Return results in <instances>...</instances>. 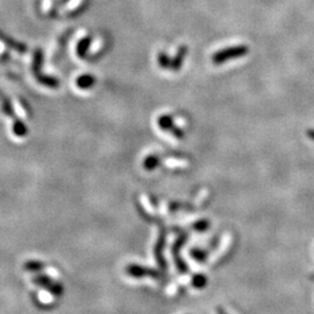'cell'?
Here are the masks:
<instances>
[{"label": "cell", "mask_w": 314, "mask_h": 314, "mask_svg": "<svg viewBox=\"0 0 314 314\" xmlns=\"http://www.w3.org/2000/svg\"><path fill=\"white\" fill-rule=\"evenodd\" d=\"M32 280L35 285L38 286V288L46 290V291L49 292L50 295L54 296V297H61L63 292H64V288H63L62 283L53 279L52 277L47 276V275L38 274L37 276L33 277Z\"/></svg>", "instance_id": "2"}, {"label": "cell", "mask_w": 314, "mask_h": 314, "mask_svg": "<svg viewBox=\"0 0 314 314\" xmlns=\"http://www.w3.org/2000/svg\"><path fill=\"white\" fill-rule=\"evenodd\" d=\"M161 164V157L158 155H149L143 160V167L147 171H152V170L157 169Z\"/></svg>", "instance_id": "12"}, {"label": "cell", "mask_w": 314, "mask_h": 314, "mask_svg": "<svg viewBox=\"0 0 314 314\" xmlns=\"http://www.w3.org/2000/svg\"><path fill=\"white\" fill-rule=\"evenodd\" d=\"M157 124L160 126L161 129L171 133L172 136H175L176 139H183L184 137L183 129H181V128H178L177 126L175 125V122H173L172 118L170 115H161L160 118H158Z\"/></svg>", "instance_id": "6"}, {"label": "cell", "mask_w": 314, "mask_h": 314, "mask_svg": "<svg viewBox=\"0 0 314 314\" xmlns=\"http://www.w3.org/2000/svg\"><path fill=\"white\" fill-rule=\"evenodd\" d=\"M125 272L127 274V276L137 278V279L146 277L152 278V279H160V278L162 277V274L156 270V269L143 267V265L140 264H128L127 267L125 268Z\"/></svg>", "instance_id": "3"}, {"label": "cell", "mask_w": 314, "mask_h": 314, "mask_svg": "<svg viewBox=\"0 0 314 314\" xmlns=\"http://www.w3.org/2000/svg\"><path fill=\"white\" fill-rule=\"evenodd\" d=\"M91 43H92L91 37H84L78 42V44H77V48H76V52H77V55H78L80 58L85 57L86 54H88L89 48L91 46Z\"/></svg>", "instance_id": "13"}, {"label": "cell", "mask_w": 314, "mask_h": 314, "mask_svg": "<svg viewBox=\"0 0 314 314\" xmlns=\"http://www.w3.org/2000/svg\"><path fill=\"white\" fill-rule=\"evenodd\" d=\"M217 314H228V313H227L226 311L223 310V309H221V307H218V309H217Z\"/></svg>", "instance_id": "21"}, {"label": "cell", "mask_w": 314, "mask_h": 314, "mask_svg": "<svg viewBox=\"0 0 314 314\" xmlns=\"http://www.w3.org/2000/svg\"><path fill=\"white\" fill-rule=\"evenodd\" d=\"M0 106H1V111L5 115H7L11 119H17V113L14 111L13 105H12L10 98L7 95L0 92Z\"/></svg>", "instance_id": "8"}, {"label": "cell", "mask_w": 314, "mask_h": 314, "mask_svg": "<svg viewBox=\"0 0 314 314\" xmlns=\"http://www.w3.org/2000/svg\"><path fill=\"white\" fill-rule=\"evenodd\" d=\"M42 63H43V54H42L40 49H37L34 52V55H33V64H32V70H33V74H34L35 78H38V77L43 74H41Z\"/></svg>", "instance_id": "10"}, {"label": "cell", "mask_w": 314, "mask_h": 314, "mask_svg": "<svg viewBox=\"0 0 314 314\" xmlns=\"http://www.w3.org/2000/svg\"><path fill=\"white\" fill-rule=\"evenodd\" d=\"M95 84V78L92 74H82L76 79L77 88L80 90H89L93 88Z\"/></svg>", "instance_id": "11"}, {"label": "cell", "mask_w": 314, "mask_h": 314, "mask_svg": "<svg viewBox=\"0 0 314 314\" xmlns=\"http://www.w3.org/2000/svg\"><path fill=\"white\" fill-rule=\"evenodd\" d=\"M249 53V48L243 44H239V46H233L225 48V49L219 50L212 56V62L215 65H221L223 63L232 61L234 58H240L246 56Z\"/></svg>", "instance_id": "1"}, {"label": "cell", "mask_w": 314, "mask_h": 314, "mask_svg": "<svg viewBox=\"0 0 314 314\" xmlns=\"http://www.w3.org/2000/svg\"><path fill=\"white\" fill-rule=\"evenodd\" d=\"M186 240H187L186 234L181 235L177 240L175 241V243L172 244V249H171L173 262H175L176 268H177V270L181 272V274H186V272L188 271L186 263L183 261V259H182V256H181V250H182V248H183L185 242H186Z\"/></svg>", "instance_id": "4"}, {"label": "cell", "mask_w": 314, "mask_h": 314, "mask_svg": "<svg viewBox=\"0 0 314 314\" xmlns=\"http://www.w3.org/2000/svg\"><path fill=\"white\" fill-rule=\"evenodd\" d=\"M307 136H309V139H311V140H313V141H314V129H309V130H307Z\"/></svg>", "instance_id": "20"}, {"label": "cell", "mask_w": 314, "mask_h": 314, "mask_svg": "<svg viewBox=\"0 0 314 314\" xmlns=\"http://www.w3.org/2000/svg\"><path fill=\"white\" fill-rule=\"evenodd\" d=\"M12 130H13L14 135L18 137H25L27 136V133H28V129H27V126L25 122L21 121L20 119H14L13 125H12Z\"/></svg>", "instance_id": "14"}, {"label": "cell", "mask_w": 314, "mask_h": 314, "mask_svg": "<svg viewBox=\"0 0 314 314\" xmlns=\"http://www.w3.org/2000/svg\"><path fill=\"white\" fill-rule=\"evenodd\" d=\"M209 226H211V222L208 220H199L193 225V229L197 232H205L208 229Z\"/></svg>", "instance_id": "19"}, {"label": "cell", "mask_w": 314, "mask_h": 314, "mask_svg": "<svg viewBox=\"0 0 314 314\" xmlns=\"http://www.w3.org/2000/svg\"><path fill=\"white\" fill-rule=\"evenodd\" d=\"M0 41H1V43H4L7 46L8 48H11V49H14L17 53H20V54H23L26 53L27 50V47L25 46L23 43H20V42H18L16 40H12L11 37H8L7 35H5L4 33L0 32Z\"/></svg>", "instance_id": "9"}, {"label": "cell", "mask_w": 314, "mask_h": 314, "mask_svg": "<svg viewBox=\"0 0 314 314\" xmlns=\"http://www.w3.org/2000/svg\"><path fill=\"white\" fill-rule=\"evenodd\" d=\"M187 52H188V49H187L186 46H182L181 48H179L175 57L171 58V67H170V70L175 71V73L179 71V69L183 67L184 59H185V57H186Z\"/></svg>", "instance_id": "7"}, {"label": "cell", "mask_w": 314, "mask_h": 314, "mask_svg": "<svg viewBox=\"0 0 314 314\" xmlns=\"http://www.w3.org/2000/svg\"><path fill=\"white\" fill-rule=\"evenodd\" d=\"M190 255L192 257L193 259H196L197 262H205L207 259V251L203 250V249H198V248H194L190 251Z\"/></svg>", "instance_id": "17"}, {"label": "cell", "mask_w": 314, "mask_h": 314, "mask_svg": "<svg viewBox=\"0 0 314 314\" xmlns=\"http://www.w3.org/2000/svg\"><path fill=\"white\" fill-rule=\"evenodd\" d=\"M166 234L164 230H161L160 236H158L156 243H155L154 247V256L155 259H156L157 265L162 270H166V261L164 259V248H166Z\"/></svg>", "instance_id": "5"}, {"label": "cell", "mask_w": 314, "mask_h": 314, "mask_svg": "<svg viewBox=\"0 0 314 314\" xmlns=\"http://www.w3.org/2000/svg\"><path fill=\"white\" fill-rule=\"evenodd\" d=\"M46 268V263L37 261V259H29L23 264V269L28 272H40Z\"/></svg>", "instance_id": "15"}, {"label": "cell", "mask_w": 314, "mask_h": 314, "mask_svg": "<svg viewBox=\"0 0 314 314\" xmlns=\"http://www.w3.org/2000/svg\"><path fill=\"white\" fill-rule=\"evenodd\" d=\"M207 277H206L204 274H196L192 277V280H191L193 288L198 290L205 289L206 286H207Z\"/></svg>", "instance_id": "16"}, {"label": "cell", "mask_w": 314, "mask_h": 314, "mask_svg": "<svg viewBox=\"0 0 314 314\" xmlns=\"http://www.w3.org/2000/svg\"><path fill=\"white\" fill-rule=\"evenodd\" d=\"M157 62L158 65H160L162 69H170L171 67V58L166 55V53H160L157 56Z\"/></svg>", "instance_id": "18"}]
</instances>
